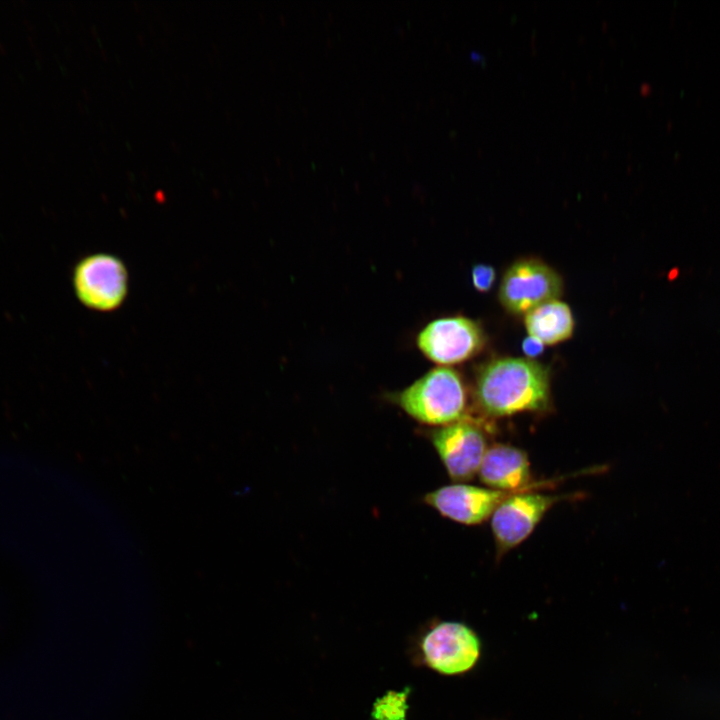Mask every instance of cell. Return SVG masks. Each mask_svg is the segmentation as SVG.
<instances>
[{"label":"cell","instance_id":"cell-4","mask_svg":"<svg viewBox=\"0 0 720 720\" xmlns=\"http://www.w3.org/2000/svg\"><path fill=\"white\" fill-rule=\"evenodd\" d=\"M563 290L559 274L537 259H521L506 271L499 288L502 305L513 314H527L558 299Z\"/></svg>","mask_w":720,"mask_h":720},{"label":"cell","instance_id":"cell-11","mask_svg":"<svg viewBox=\"0 0 720 720\" xmlns=\"http://www.w3.org/2000/svg\"><path fill=\"white\" fill-rule=\"evenodd\" d=\"M529 336L544 345H553L568 339L574 329V318L567 304L558 299L548 301L525 315Z\"/></svg>","mask_w":720,"mask_h":720},{"label":"cell","instance_id":"cell-10","mask_svg":"<svg viewBox=\"0 0 720 720\" xmlns=\"http://www.w3.org/2000/svg\"><path fill=\"white\" fill-rule=\"evenodd\" d=\"M478 474L482 483L497 490L521 492L540 485L532 482L527 453L508 444L496 443L487 448Z\"/></svg>","mask_w":720,"mask_h":720},{"label":"cell","instance_id":"cell-1","mask_svg":"<svg viewBox=\"0 0 720 720\" xmlns=\"http://www.w3.org/2000/svg\"><path fill=\"white\" fill-rule=\"evenodd\" d=\"M475 398L481 410L493 417L545 410L550 403L548 371L528 358L495 359L481 368Z\"/></svg>","mask_w":720,"mask_h":720},{"label":"cell","instance_id":"cell-12","mask_svg":"<svg viewBox=\"0 0 720 720\" xmlns=\"http://www.w3.org/2000/svg\"><path fill=\"white\" fill-rule=\"evenodd\" d=\"M406 711V691H391L376 701L372 715L376 720H405Z\"/></svg>","mask_w":720,"mask_h":720},{"label":"cell","instance_id":"cell-6","mask_svg":"<svg viewBox=\"0 0 720 720\" xmlns=\"http://www.w3.org/2000/svg\"><path fill=\"white\" fill-rule=\"evenodd\" d=\"M484 344L480 326L462 316L436 319L418 334L417 346L431 361L453 365L473 357Z\"/></svg>","mask_w":720,"mask_h":720},{"label":"cell","instance_id":"cell-14","mask_svg":"<svg viewBox=\"0 0 720 720\" xmlns=\"http://www.w3.org/2000/svg\"><path fill=\"white\" fill-rule=\"evenodd\" d=\"M522 350L528 359L539 356L544 350V344L538 339L528 336L522 343Z\"/></svg>","mask_w":720,"mask_h":720},{"label":"cell","instance_id":"cell-9","mask_svg":"<svg viewBox=\"0 0 720 720\" xmlns=\"http://www.w3.org/2000/svg\"><path fill=\"white\" fill-rule=\"evenodd\" d=\"M515 493L456 483L427 493L424 500L446 518L476 525L491 518L498 506Z\"/></svg>","mask_w":720,"mask_h":720},{"label":"cell","instance_id":"cell-8","mask_svg":"<svg viewBox=\"0 0 720 720\" xmlns=\"http://www.w3.org/2000/svg\"><path fill=\"white\" fill-rule=\"evenodd\" d=\"M431 440L452 480L468 481L478 474L487 450L478 424L462 418L434 430Z\"/></svg>","mask_w":720,"mask_h":720},{"label":"cell","instance_id":"cell-2","mask_svg":"<svg viewBox=\"0 0 720 720\" xmlns=\"http://www.w3.org/2000/svg\"><path fill=\"white\" fill-rule=\"evenodd\" d=\"M415 420L428 425H448L463 418L466 390L460 375L448 367L430 370L396 398Z\"/></svg>","mask_w":720,"mask_h":720},{"label":"cell","instance_id":"cell-3","mask_svg":"<svg viewBox=\"0 0 720 720\" xmlns=\"http://www.w3.org/2000/svg\"><path fill=\"white\" fill-rule=\"evenodd\" d=\"M74 292L86 307L107 312L117 309L128 292V272L120 258L96 253L82 258L72 275Z\"/></svg>","mask_w":720,"mask_h":720},{"label":"cell","instance_id":"cell-5","mask_svg":"<svg viewBox=\"0 0 720 720\" xmlns=\"http://www.w3.org/2000/svg\"><path fill=\"white\" fill-rule=\"evenodd\" d=\"M425 665L445 675L469 671L480 656V641L468 626L452 621L431 627L419 643Z\"/></svg>","mask_w":720,"mask_h":720},{"label":"cell","instance_id":"cell-7","mask_svg":"<svg viewBox=\"0 0 720 720\" xmlns=\"http://www.w3.org/2000/svg\"><path fill=\"white\" fill-rule=\"evenodd\" d=\"M561 497L527 490L504 500L491 516L497 553L503 555L527 539Z\"/></svg>","mask_w":720,"mask_h":720},{"label":"cell","instance_id":"cell-13","mask_svg":"<svg viewBox=\"0 0 720 720\" xmlns=\"http://www.w3.org/2000/svg\"><path fill=\"white\" fill-rule=\"evenodd\" d=\"M496 279L494 268L486 264L475 265L472 269L473 286L480 292L489 291Z\"/></svg>","mask_w":720,"mask_h":720}]
</instances>
